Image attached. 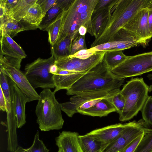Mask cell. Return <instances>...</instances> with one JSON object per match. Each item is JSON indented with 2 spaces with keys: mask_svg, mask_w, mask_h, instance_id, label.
Here are the masks:
<instances>
[{
  "mask_svg": "<svg viewBox=\"0 0 152 152\" xmlns=\"http://www.w3.org/2000/svg\"><path fill=\"white\" fill-rule=\"evenodd\" d=\"M116 112V110L108 98L103 99L91 107L80 112L81 114L92 116L102 117Z\"/></svg>",
  "mask_w": 152,
  "mask_h": 152,
  "instance_id": "obj_21",
  "label": "cell"
},
{
  "mask_svg": "<svg viewBox=\"0 0 152 152\" xmlns=\"http://www.w3.org/2000/svg\"><path fill=\"white\" fill-rule=\"evenodd\" d=\"M141 111L142 119L152 128V96H148Z\"/></svg>",
  "mask_w": 152,
  "mask_h": 152,
  "instance_id": "obj_30",
  "label": "cell"
},
{
  "mask_svg": "<svg viewBox=\"0 0 152 152\" xmlns=\"http://www.w3.org/2000/svg\"><path fill=\"white\" fill-rule=\"evenodd\" d=\"M58 152H63V151L61 149L58 148Z\"/></svg>",
  "mask_w": 152,
  "mask_h": 152,
  "instance_id": "obj_45",
  "label": "cell"
},
{
  "mask_svg": "<svg viewBox=\"0 0 152 152\" xmlns=\"http://www.w3.org/2000/svg\"><path fill=\"white\" fill-rule=\"evenodd\" d=\"M146 133H143L134 140L125 148L122 152H134L140 142Z\"/></svg>",
  "mask_w": 152,
  "mask_h": 152,
  "instance_id": "obj_37",
  "label": "cell"
},
{
  "mask_svg": "<svg viewBox=\"0 0 152 152\" xmlns=\"http://www.w3.org/2000/svg\"><path fill=\"white\" fill-rule=\"evenodd\" d=\"M105 53L104 51L96 52L85 59H80L70 55L59 57L55 59L54 64L60 69L87 73L102 61Z\"/></svg>",
  "mask_w": 152,
  "mask_h": 152,
  "instance_id": "obj_9",
  "label": "cell"
},
{
  "mask_svg": "<svg viewBox=\"0 0 152 152\" xmlns=\"http://www.w3.org/2000/svg\"><path fill=\"white\" fill-rule=\"evenodd\" d=\"M124 80L114 76L102 61L66 90V94L91 99L108 98L121 90Z\"/></svg>",
  "mask_w": 152,
  "mask_h": 152,
  "instance_id": "obj_1",
  "label": "cell"
},
{
  "mask_svg": "<svg viewBox=\"0 0 152 152\" xmlns=\"http://www.w3.org/2000/svg\"><path fill=\"white\" fill-rule=\"evenodd\" d=\"M120 91L108 98L115 108L116 112L119 114V115L121 114L123 111L125 102V99Z\"/></svg>",
  "mask_w": 152,
  "mask_h": 152,
  "instance_id": "obj_32",
  "label": "cell"
},
{
  "mask_svg": "<svg viewBox=\"0 0 152 152\" xmlns=\"http://www.w3.org/2000/svg\"><path fill=\"white\" fill-rule=\"evenodd\" d=\"M49 151L43 141L39 139V132H37L35 134L31 146L27 148L18 146L12 152H49Z\"/></svg>",
  "mask_w": 152,
  "mask_h": 152,
  "instance_id": "obj_29",
  "label": "cell"
},
{
  "mask_svg": "<svg viewBox=\"0 0 152 152\" xmlns=\"http://www.w3.org/2000/svg\"><path fill=\"white\" fill-rule=\"evenodd\" d=\"M152 7V0H118L103 31L91 48L109 42L116 33L139 10Z\"/></svg>",
  "mask_w": 152,
  "mask_h": 152,
  "instance_id": "obj_3",
  "label": "cell"
},
{
  "mask_svg": "<svg viewBox=\"0 0 152 152\" xmlns=\"http://www.w3.org/2000/svg\"><path fill=\"white\" fill-rule=\"evenodd\" d=\"M37 26L28 23L22 20H17L8 16L0 23V33H4L11 38L18 33L25 31L35 30Z\"/></svg>",
  "mask_w": 152,
  "mask_h": 152,
  "instance_id": "obj_17",
  "label": "cell"
},
{
  "mask_svg": "<svg viewBox=\"0 0 152 152\" xmlns=\"http://www.w3.org/2000/svg\"><path fill=\"white\" fill-rule=\"evenodd\" d=\"M0 87L1 88L6 100L7 114L11 112V95L10 85L8 76L0 72Z\"/></svg>",
  "mask_w": 152,
  "mask_h": 152,
  "instance_id": "obj_27",
  "label": "cell"
},
{
  "mask_svg": "<svg viewBox=\"0 0 152 152\" xmlns=\"http://www.w3.org/2000/svg\"><path fill=\"white\" fill-rule=\"evenodd\" d=\"M99 0H72L64 11L58 42L66 37L73 40L79 34L78 30L82 26L86 27L91 36L94 34L91 20L95 7Z\"/></svg>",
  "mask_w": 152,
  "mask_h": 152,
  "instance_id": "obj_2",
  "label": "cell"
},
{
  "mask_svg": "<svg viewBox=\"0 0 152 152\" xmlns=\"http://www.w3.org/2000/svg\"><path fill=\"white\" fill-rule=\"evenodd\" d=\"M118 0H99L94 10L93 14L101 10L114 7Z\"/></svg>",
  "mask_w": 152,
  "mask_h": 152,
  "instance_id": "obj_35",
  "label": "cell"
},
{
  "mask_svg": "<svg viewBox=\"0 0 152 152\" xmlns=\"http://www.w3.org/2000/svg\"><path fill=\"white\" fill-rule=\"evenodd\" d=\"M0 108L2 111H6V100L1 88L0 87Z\"/></svg>",
  "mask_w": 152,
  "mask_h": 152,
  "instance_id": "obj_40",
  "label": "cell"
},
{
  "mask_svg": "<svg viewBox=\"0 0 152 152\" xmlns=\"http://www.w3.org/2000/svg\"><path fill=\"white\" fill-rule=\"evenodd\" d=\"M73 39L66 37L51 46V53L55 59L58 57L69 56Z\"/></svg>",
  "mask_w": 152,
  "mask_h": 152,
  "instance_id": "obj_24",
  "label": "cell"
},
{
  "mask_svg": "<svg viewBox=\"0 0 152 152\" xmlns=\"http://www.w3.org/2000/svg\"><path fill=\"white\" fill-rule=\"evenodd\" d=\"M22 60L0 53V69L11 66L20 69Z\"/></svg>",
  "mask_w": 152,
  "mask_h": 152,
  "instance_id": "obj_33",
  "label": "cell"
},
{
  "mask_svg": "<svg viewBox=\"0 0 152 152\" xmlns=\"http://www.w3.org/2000/svg\"><path fill=\"white\" fill-rule=\"evenodd\" d=\"M55 58L53 56L46 59L39 58L31 63L26 64L24 74L29 82L35 89L54 88V75L50 73V67L54 64Z\"/></svg>",
  "mask_w": 152,
  "mask_h": 152,
  "instance_id": "obj_6",
  "label": "cell"
},
{
  "mask_svg": "<svg viewBox=\"0 0 152 152\" xmlns=\"http://www.w3.org/2000/svg\"><path fill=\"white\" fill-rule=\"evenodd\" d=\"M55 93L47 88L44 89L39 94L35 113L37 123L42 131L59 130L63 126L61 103L56 99Z\"/></svg>",
  "mask_w": 152,
  "mask_h": 152,
  "instance_id": "obj_4",
  "label": "cell"
},
{
  "mask_svg": "<svg viewBox=\"0 0 152 152\" xmlns=\"http://www.w3.org/2000/svg\"><path fill=\"white\" fill-rule=\"evenodd\" d=\"M0 72L4 73L13 81L21 91L27 96L29 102L39 100V95L31 85L24 73L20 69L7 66L0 69Z\"/></svg>",
  "mask_w": 152,
  "mask_h": 152,
  "instance_id": "obj_11",
  "label": "cell"
},
{
  "mask_svg": "<svg viewBox=\"0 0 152 152\" xmlns=\"http://www.w3.org/2000/svg\"><path fill=\"white\" fill-rule=\"evenodd\" d=\"M72 0H57L55 4L47 12L38 26V28L45 31L59 15L69 6Z\"/></svg>",
  "mask_w": 152,
  "mask_h": 152,
  "instance_id": "obj_19",
  "label": "cell"
},
{
  "mask_svg": "<svg viewBox=\"0 0 152 152\" xmlns=\"http://www.w3.org/2000/svg\"><path fill=\"white\" fill-rule=\"evenodd\" d=\"M56 1L57 0H37V2L42 9L43 17L47 12L55 4Z\"/></svg>",
  "mask_w": 152,
  "mask_h": 152,
  "instance_id": "obj_36",
  "label": "cell"
},
{
  "mask_svg": "<svg viewBox=\"0 0 152 152\" xmlns=\"http://www.w3.org/2000/svg\"><path fill=\"white\" fill-rule=\"evenodd\" d=\"M119 78L141 75L152 71V51L129 56L124 61L110 70Z\"/></svg>",
  "mask_w": 152,
  "mask_h": 152,
  "instance_id": "obj_7",
  "label": "cell"
},
{
  "mask_svg": "<svg viewBox=\"0 0 152 152\" xmlns=\"http://www.w3.org/2000/svg\"><path fill=\"white\" fill-rule=\"evenodd\" d=\"M37 1L29 7L22 20L38 27L43 17L42 9Z\"/></svg>",
  "mask_w": 152,
  "mask_h": 152,
  "instance_id": "obj_26",
  "label": "cell"
},
{
  "mask_svg": "<svg viewBox=\"0 0 152 152\" xmlns=\"http://www.w3.org/2000/svg\"><path fill=\"white\" fill-rule=\"evenodd\" d=\"M58 68L55 64L51 65L50 69V72L53 75L55 74L58 71Z\"/></svg>",
  "mask_w": 152,
  "mask_h": 152,
  "instance_id": "obj_43",
  "label": "cell"
},
{
  "mask_svg": "<svg viewBox=\"0 0 152 152\" xmlns=\"http://www.w3.org/2000/svg\"><path fill=\"white\" fill-rule=\"evenodd\" d=\"M139 44L134 38L127 35L120 34L115 35L113 40L90 49L93 52L105 51L123 50L136 46Z\"/></svg>",
  "mask_w": 152,
  "mask_h": 152,
  "instance_id": "obj_13",
  "label": "cell"
},
{
  "mask_svg": "<svg viewBox=\"0 0 152 152\" xmlns=\"http://www.w3.org/2000/svg\"><path fill=\"white\" fill-rule=\"evenodd\" d=\"M114 7L101 10L93 15L94 16L92 18L91 23L95 39L105 28L114 10Z\"/></svg>",
  "mask_w": 152,
  "mask_h": 152,
  "instance_id": "obj_20",
  "label": "cell"
},
{
  "mask_svg": "<svg viewBox=\"0 0 152 152\" xmlns=\"http://www.w3.org/2000/svg\"><path fill=\"white\" fill-rule=\"evenodd\" d=\"M8 78L13 96L14 110L17 128H21L26 122L25 105L27 102H29L28 99L13 81L8 77Z\"/></svg>",
  "mask_w": 152,
  "mask_h": 152,
  "instance_id": "obj_12",
  "label": "cell"
},
{
  "mask_svg": "<svg viewBox=\"0 0 152 152\" xmlns=\"http://www.w3.org/2000/svg\"><path fill=\"white\" fill-rule=\"evenodd\" d=\"M102 61L109 69H111L120 64L129 57L125 55L123 50L105 51Z\"/></svg>",
  "mask_w": 152,
  "mask_h": 152,
  "instance_id": "obj_23",
  "label": "cell"
},
{
  "mask_svg": "<svg viewBox=\"0 0 152 152\" xmlns=\"http://www.w3.org/2000/svg\"><path fill=\"white\" fill-rule=\"evenodd\" d=\"M63 11L49 26L45 30L48 33V41L51 46L54 45L57 40L60 31Z\"/></svg>",
  "mask_w": 152,
  "mask_h": 152,
  "instance_id": "obj_28",
  "label": "cell"
},
{
  "mask_svg": "<svg viewBox=\"0 0 152 152\" xmlns=\"http://www.w3.org/2000/svg\"><path fill=\"white\" fill-rule=\"evenodd\" d=\"M151 131L152 129L142 119L129 122L121 134L108 144L102 152H122L135 139Z\"/></svg>",
  "mask_w": 152,
  "mask_h": 152,
  "instance_id": "obj_8",
  "label": "cell"
},
{
  "mask_svg": "<svg viewBox=\"0 0 152 152\" xmlns=\"http://www.w3.org/2000/svg\"><path fill=\"white\" fill-rule=\"evenodd\" d=\"M78 141L83 152H102L106 145L86 134L79 135Z\"/></svg>",
  "mask_w": 152,
  "mask_h": 152,
  "instance_id": "obj_22",
  "label": "cell"
},
{
  "mask_svg": "<svg viewBox=\"0 0 152 152\" xmlns=\"http://www.w3.org/2000/svg\"><path fill=\"white\" fill-rule=\"evenodd\" d=\"M148 23L149 30L152 34V7L148 9Z\"/></svg>",
  "mask_w": 152,
  "mask_h": 152,
  "instance_id": "obj_41",
  "label": "cell"
},
{
  "mask_svg": "<svg viewBox=\"0 0 152 152\" xmlns=\"http://www.w3.org/2000/svg\"><path fill=\"white\" fill-rule=\"evenodd\" d=\"M37 0H19L8 13L7 16L17 20H22L29 7Z\"/></svg>",
  "mask_w": 152,
  "mask_h": 152,
  "instance_id": "obj_25",
  "label": "cell"
},
{
  "mask_svg": "<svg viewBox=\"0 0 152 152\" xmlns=\"http://www.w3.org/2000/svg\"><path fill=\"white\" fill-rule=\"evenodd\" d=\"M86 73V72H75L58 68L57 72L53 76L55 85V88L53 92L56 93L61 89H69Z\"/></svg>",
  "mask_w": 152,
  "mask_h": 152,
  "instance_id": "obj_15",
  "label": "cell"
},
{
  "mask_svg": "<svg viewBox=\"0 0 152 152\" xmlns=\"http://www.w3.org/2000/svg\"><path fill=\"white\" fill-rule=\"evenodd\" d=\"M0 37L1 54L22 60L26 57L22 48L10 36L2 33Z\"/></svg>",
  "mask_w": 152,
  "mask_h": 152,
  "instance_id": "obj_18",
  "label": "cell"
},
{
  "mask_svg": "<svg viewBox=\"0 0 152 152\" xmlns=\"http://www.w3.org/2000/svg\"><path fill=\"white\" fill-rule=\"evenodd\" d=\"M76 132L63 131L55 139L56 144L63 152H83L79 144Z\"/></svg>",
  "mask_w": 152,
  "mask_h": 152,
  "instance_id": "obj_16",
  "label": "cell"
},
{
  "mask_svg": "<svg viewBox=\"0 0 152 152\" xmlns=\"http://www.w3.org/2000/svg\"><path fill=\"white\" fill-rule=\"evenodd\" d=\"M134 152H152V131L145 134Z\"/></svg>",
  "mask_w": 152,
  "mask_h": 152,
  "instance_id": "obj_31",
  "label": "cell"
},
{
  "mask_svg": "<svg viewBox=\"0 0 152 152\" xmlns=\"http://www.w3.org/2000/svg\"><path fill=\"white\" fill-rule=\"evenodd\" d=\"M149 87L142 78H132L125 84L120 92L125 100L121 114V121L132 119L141 111L148 97Z\"/></svg>",
  "mask_w": 152,
  "mask_h": 152,
  "instance_id": "obj_5",
  "label": "cell"
},
{
  "mask_svg": "<svg viewBox=\"0 0 152 152\" xmlns=\"http://www.w3.org/2000/svg\"><path fill=\"white\" fill-rule=\"evenodd\" d=\"M87 32V28L83 26H81L78 30L79 34L82 36H85Z\"/></svg>",
  "mask_w": 152,
  "mask_h": 152,
  "instance_id": "obj_42",
  "label": "cell"
},
{
  "mask_svg": "<svg viewBox=\"0 0 152 152\" xmlns=\"http://www.w3.org/2000/svg\"><path fill=\"white\" fill-rule=\"evenodd\" d=\"M148 9L139 10L122 28L133 34L139 44L146 45L152 38L148 23Z\"/></svg>",
  "mask_w": 152,
  "mask_h": 152,
  "instance_id": "obj_10",
  "label": "cell"
},
{
  "mask_svg": "<svg viewBox=\"0 0 152 152\" xmlns=\"http://www.w3.org/2000/svg\"><path fill=\"white\" fill-rule=\"evenodd\" d=\"M95 52L92 51L90 49H84L79 51L70 56L80 59H85L91 56Z\"/></svg>",
  "mask_w": 152,
  "mask_h": 152,
  "instance_id": "obj_38",
  "label": "cell"
},
{
  "mask_svg": "<svg viewBox=\"0 0 152 152\" xmlns=\"http://www.w3.org/2000/svg\"><path fill=\"white\" fill-rule=\"evenodd\" d=\"M129 123V122L124 124H112L95 129L86 134L107 146L118 136Z\"/></svg>",
  "mask_w": 152,
  "mask_h": 152,
  "instance_id": "obj_14",
  "label": "cell"
},
{
  "mask_svg": "<svg viewBox=\"0 0 152 152\" xmlns=\"http://www.w3.org/2000/svg\"><path fill=\"white\" fill-rule=\"evenodd\" d=\"M148 78L150 80H152V74L148 75ZM152 91V84L149 87V91L151 92Z\"/></svg>",
  "mask_w": 152,
  "mask_h": 152,
  "instance_id": "obj_44",
  "label": "cell"
},
{
  "mask_svg": "<svg viewBox=\"0 0 152 152\" xmlns=\"http://www.w3.org/2000/svg\"><path fill=\"white\" fill-rule=\"evenodd\" d=\"M87 49L85 36H82L79 34L72 42L70 55H73L81 50Z\"/></svg>",
  "mask_w": 152,
  "mask_h": 152,
  "instance_id": "obj_34",
  "label": "cell"
},
{
  "mask_svg": "<svg viewBox=\"0 0 152 152\" xmlns=\"http://www.w3.org/2000/svg\"><path fill=\"white\" fill-rule=\"evenodd\" d=\"M6 11L7 15L12 9L15 5L19 0H1Z\"/></svg>",
  "mask_w": 152,
  "mask_h": 152,
  "instance_id": "obj_39",
  "label": "cell"
}]
</instances>
